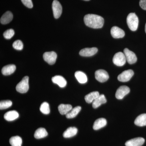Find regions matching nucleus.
<instances>
[{
  "label": "nucleus",
  "instance_id": "1",
  "mask_svg": "<svg viewBox=\"0 0 146 146\" xmlns=\"http://www.w3.org/2000/svg\"><path fill=\"white\" fill-rule=\"evenodd\" d=\"M84 21L86 26L93 29L101 28L104 24V18L96 14H89L85 15Z\"/></svg>",
  "mask_w": 146,
  "mask_h": 146
},
{
  "label": "nucleus",
  "instance_id": "2",
  "mask_svg": "<svg viewBox=\"0 0 146 146\" xmlns=\"http://www.w3.org/2000/svg\"><path fill=\"white\" fill-rule=\"evenodd\" d=\"M127 23L129 28L132 31H136L138 29L139 20L135 13H131L128 15Z\"/></svg>",
  "mask_w": 146,
  "mask_h": 146
},
{
  "label": "nucleus",
  "instance_id": "3",
  "mask_svg": "<svg viewBox=\"0 0 146 146\" xmlns=\"http://www.w3.org/2000/svg\"><path fill=\"white\" fill-rule=\"evenodd\" d=\"M29 80L28 76H26L24 77L22 80L16 86V91L21 94L27 93L29 89Z\"/></svg>",
  "mask_w": 146,
  "mask_h": 146
},
{
  "label": "nucleus",
  "instance_id": "4",
  "mask_svg": "<svg viewBox=\"0 0 146 146\" xmlns=\"http://www.w3.org/2000/svg\"><path fill=\"white\" fill-rule=\"evenodd\" d=\"M126 59L124 53L119 52L115 54L113 58V62L118 66H122L126 63Z\"/></svg>",
  "mask_w": 146,
  "mask_h": 146
},
{
  "label": "nucleus",
  "instance_id": "5",
  "mask_svg": "<svg viewBox=\"0 0 146 146\" xmlns=\"http://www.w3.org/2000/svg\"><path fill=\"white\" fill-rule=\"evenodd\" d=\"M57 56V54L54 52H49L44 54L43 58L49 65H52L55 63Z\"/></svg>",
  "mask_w": 146,
  "mask_h": 146
},
{
  "label": "nucleus",
  "instance_id": "6",
  "mask_svg": "<svg viewBox=\"0 0 146 146\" xmlns=\"http://www.w3.org/2000/svg\"><path fill=\"white\" fill-rule=\"evenodd\" d=\"M95 78L98 81L104 82L108 80L109 76L106 71L103 70H99L95 72Z\"/></svg>",
  "mask_w": 146,
  "mask_h": 146
},
{
  "label": "nucleus",
  "instance_id": "7",
  "mask_svg": "<svg viewBox=\"0 0 146 146\" xmlns=\"http://www.w3.org/2000/svg\"><path fill=\"white\" fill-rule=\"evenodd\" d=\"M52 8L54 16L56 19H58L61 16L62 12V7L60 3L54 0L52 4Z\"/></svg>",
  "mask_w": 146,
  "mask_h": 146
},
{
  "label": "nucleus",
  "instance_id": "8",
  "mask_svg": "<svg viewBox=\"0 0 146 146\" xmlns=\"http://www.w3.org/2000/svg\"><path fill=\"white\" fill-rule=\"evenodd\" d=\"M134 74L133 71L131 70H127L123 72L118 76V80L122 82L129 81Z\"/></svg>",
  "mask_w": 146,
  "mask_h": 146
},
{
  "label": "nucleus",
  "instance_id": "9",
  "mask_svg": "<svg viewBox=\"0 0 146 146\" xmlns=\"http://www.w3.org/2000/svg\"><path fill=\"white\" fill-rule=\"evenodd\" d=\"M124 54L125 55L127 61L129 64H133L136 63L137 60V57L133 52L126 48L124 50Z\"/></svg>",
  "mask_w": 146,
  "mask_h": 146
},
{
  "label": "nucleus",
  "instance_id": "10",
  "mask_svg": "<svg viewBox=\"0 0 146 146\" xmlns=\"http://www.w3.org/2000/svg\"><path fill=\"white\" fill-rule=\"evenodd\" d=\"M129 92H130V89L128 86H120L116 91L115 97L117 99H122L124 97L129 93Z\"/></svg>",
  "mask_w": 146,
  "mask_h": 146
},
{
  "label": "nucleus",
  "instance_id": "11",
  "mask_svg": "<svg viewBox=\"0 0 146 146\" xmlns=\"http://www.w3.org/2000/svg\"><path fill=\"white\" fill-rule=\"evenodd\" d=\"M145 142L144 138L138 137L129 140L126 142V146H142Z\"/></svg>",
  "mask_w": 146,
  "mask_h": 146
},
{
  "label": "nucleus",
  "instance_id": "12",
  "mask_svg": "<svg viewBox=\"0 0 146 146\" xmlns=\"http://www.w3.org/2000/svg\"><path fill=\"white\" fill-rule=\"evenodd\" d=\"M111 34L114 38H123L125 35L124 31L117 27H112L111 29Z\"/></svg>",
  "mask_w": 146,
  "mask_h": 146
},
{
  "label": "nucleus",
  "instance_id": "13",
  "mask_svg": "<svg viewBox=\"0 0 146 146\" xmlns=\"http://www.w3.org/2000/svg\"><path fill=\"white\" fill-rule=\"evenodd\" d=\"M98 51L96 48H85L80 51L79 54L82 56H91L96 54Z\"/></svg>",
  "mask_w": 146,
  "mask_h": 146
},
{
  "label": "nucleus",
  "instance_id": "14",
  "mask_svg": "<svg viewBox=\"0 0 146 146\" xmlns=\"http://www.w3.org/2000/svg\"><path fill=\"white\" fill-rule=\"evenodd\" d=\"M52 80L53 83L58 84L61 88H64L67 85V81L62 76H55L52 78Z\"/></svg>",
  "mask_w": 146,
  "mask_h": 146
},
{
  "label": "nucleus",
  "instance_id": "15",
  "mask_svg": "<svg viewBox=\"0 0 146 146\" xmlns=\"http://www.w3.org/2000/svg\"><path fill=\"white\" fill-rule=\"evenodd\" d=\"M107 102L106 97L104 94L100 95L92 103V106L94 108H98L102 104L106 103Z\"/></svg>",
  "mask_w": 146,
  "mask_h": 146
},
{
  "label": "nucleus",
  "instance_id": "16",
  "mask_svg": "<svg viewBox=\"0 0 146 146\" xmlns=\"http://www.w3.org/2000/svg\"><path fill=\"white\" fill-rule=\"evenodd\" d=\"M19 117V114L16 110H11L6 112L4 117L7 121H13Z\"/></svg>",
  "mask_w": 146,
  "mask_h": 146
},
{
  "label": "nucleus",
  "instance_id": "17",
  "mask_svg": "<svg viewBox=\"0 0 146 146\" xmlns=\"http://www.w3.org/2000/svg\"><path fill=\"white\" fill-rule=\"evenodd\" d=\"M107 124V121L104 118H100L95 121L93 125L94 130H97L104 127Z\"/></svg>",
  "mask_w": 146,
  "mask_h": 146
},
{
  "label": "nucleus",
  "instance_id": "18",
  "mask_svg": "<svg viewBox=\"0 0 146 146\" xmlns=\"http://www.w3.org/2000/svg\"><path fill=\"white\" fill-rule=\"evenodd\" d=\"M16 70V66L14 65H6L2 69V73L3 75H10L14 73Z\"/></svg>",
  "mask_w": 146,
  "mask_h": 146
},
{
  "label": "nucleus",
  "instance_id": "19",
  "mask_svg": "<svg viewBox=\"0 0 146 146\" xmlns=\"http://www.w3.org/2000/svg\"><path fill=\"white\" fill-rule=\"evenodd\" d=\"M13 14L10 11H7L5 12L2 16L0 21L3 25H6L10 23L13 19Z\"/></svg>",
  "mask_w": 146,
  "mask_h": 146
},
{
  "label": "nucleus",
  "instance_id": "20",
  "mask_svg": "<svg viewBox=\"0 0 146 146\" xmlns=\"http://www.w3.org/2000/svg\"><path fill=\"white\" fill-rule=\"evenodd\" d=\"M78 132V129L75 127L68 128L64 131L63 136L65 138H70L75 136Z\"/></svg>",
  "mask_w": 146,
  "mask_h": 146
},
{
  "label": "nucleus",
  "instance_id": "21",
  "mask_svg": "<svg viewBox=\"0 0 146 146\" xmlns=\"http://www.w3.org/2000/svg\"><path fill=\"white\" fill-rule=\"evenodd\" d=\"M100 95L98 91H94L86 95L84 98V99L87 103L91 104L93 103L98 97Z\"/></svg>",
  "mask_w": 146,
  "mask_h": 146
},
{
  "label": "nucleus",
  "instance_id": "22",
  "mask_svg": "<svg viewBox=\"0 0 146 146\" xmlns=\"http://www.w3.org/2000/svg\"><path fill=\"white\" fill-rule=\"evenodd\" d=\"M134 124L138 126H146V114H143L138 116L134 121Z\"/></svg>",
  "mask_w": 146,
  "mask_h": 146
},
{
  "label": "nucleus",
  "instance_id": "23",
  "mask_svg": "<svg viewBox=\"0 0 146 146\" xmlns=\"http://www.w3.org/2000/svg\"><path fill=\"white\" fill-rule=\"evenodd\" d=\"M75 76L79 83L84 84L87 82V76L83 72L81 71H77L75 73Z\"/></svg>",
  "mask_w": 146,
  "mask_h": 146
},
{
  "label": "nucleus",
  "instance_id": "24",
  "mask_svg": "<svg viewBox=\"0 0 146 146\" xmlns=\"http://www.w3.org/2000/svg\"><path fill=\"white\" fill-rule=\"evenodd\" d=\"M72 108L70 104H61L58 106V111L62 115H67Z\"/></svg>",
  "mask_w": 146,
  "mask_h": 146
},
{
  "label": "nucleus",
  "instance_id": "25",
  "mask_svg": "<svg viewBox=\"0 0 146 146\" xmlns=\"http://www.w3.org/2000/svg\"><path fill=\"white\" fill-rule=\"evenodd\" d=\"M48 132L44 128H39L36 129L34 133L35 138L36 139H41L48 136Z\"/></svg>",
  "mask_w": 146,
  "mask_h": 146
},
{
  "label": "nucleus",
  "instance_id": "26",
  "mask_svg": "<svg viewBox=\"0 0 146 146\" xmlns=\"http://www.w3.org/2000/svg\"><path fill=\"white\" fill-rule=\"evenodd\" d=\"M81 110L80 106H76V107L72 108L67 115H66V118L68 119H72L78 115L79 112H80Z\"/></svg>",
  "mask_w": 146,
  "mask_h": 146
},
{
  "label": "nucleus",
  "instance_id": "27",
  "mask_svg": "<svg viewBox=\"0 0 146 146\" xmlns=\"http://www.w3.org/2000/svg\"><path fill=\"white\" fill-rule=\"evenodd\" d=\"M9 143L11 146H21L22 139L19 136H13L10 138Z\"/></svg>",
  "mask_w": 146,
  "mask_h": 146
},
{
  "label": "nucleus",
  "instance_id": "28",
  "mask_svg": "<svg viewBox=\"0 0 146 146\" xmlns=\"http://www.w3.org/2000/svg\"><path fill=\"white\" fill-rule=\"evenodd\" d=\"M40 110L43 114L48 115L50 112L49 105L46 102H44L41 104Z\"/></svg>",
  "mask_w": 146,
  "mask_h": 146
},
{
  "label": "nucleus",
  "instance_id": "29",
  "mask_svg": "<svg viewBox=\"0 0 146 146\" xmlns=\"http://www.w3.org/2000/svg\"><path fill=\"white\" fill-rule=\"evenodd\" d=\"M12 103L10 100L2 101L0 102V109H7L12 106Z\"/></svg>",
  "mask_w": 146,
  "mask_h": 146
},
{
  "label": "nucleus",
  "instance_id": "30",
  "mask_svg": "<svg viewBox=\"0 0 146 146\" xmlns=\"http://www.w3.org/2000/svg\"><path fill=\"white\" fill-rule=\"evenodd\" d=\"M15 34L14 31L12 29H9L3 33V36L5 39H10L13 37Z\"/></svg>",
  "mask_w": 146,
  "mask_h": 146
},
{
  "label": "nucleus",
  "instance_id": "31",
  "mask_svg": "<svg viewBox=\"0 0 146 146\" xmlns=\"http://www.w3.org/2000/svg\"><path fill=\"white\" fill-rule=\"evenodd\" d=\"M13 47L15 49L21 50L23 48V44L21 40H16L13 43Z\"/></svg>",
  "mask_w": 146,
  "mask_h": 146
},
{
  "label": "nucleus",
  "instance_id": "32",
  "mask_svg": "<svg viewBox=\"0 0 146 146\" xmlns=\"http://www.w3.org/2000/svg\"><path fill=\"white\" fill-rule=\"evenodd\" d=\"M23 4L28 8H32L33 7V4L31 0H21Z\"/></svg>",
  "mask_w": 146,
  "mask_h": 146
},
{
  "label": "nucleus",
  "instance_id": "33",
  "mask_svg": "<svg viewBox=\"0 0 146 146\" xmlns=\"http://www.w3.org/2000/svg\"><path fill=\"white\" fill-rule=\"evenodd\" d=\"M139 4L141 8L144 10H146V0H141Z\"/></svg>",
  "mask_w": 146,
  "mask_h": 146
},
{
  "label": "nucleus",
  "instance_id": "34",
  "mask_svg": "<svg viewBox=\"0 0 146 146\" xmlns=\"http://www.w3.org/2000/svg\"><path fill=\"white\" fill-rule=\"evenodd\" d=\"M145 32L146 33V23L145 25Z\"/></svg>",
  "mask_w": 146,
  "mask_h": 146
},
{
  "label": "nucleus",
  "instance_id": "35",
  "mask_svg": "<svg viewBox=\"0 0 146 146\" xmlns=\"http://www.w3.org/2000/svg\"><path fill=\"white\" fill-rule=\"evenodd\" d=\"M84 1H90V0H84Z\"/></svg>",
  "mask_w": 146,
  "mask_h": 146
}]
</instances>
